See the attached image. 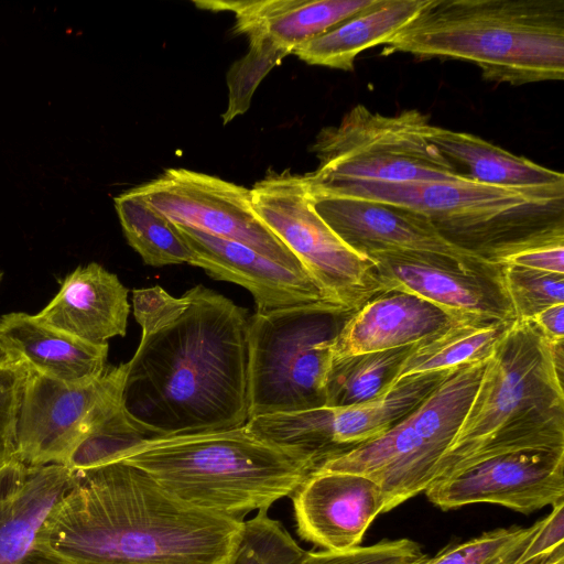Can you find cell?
Wrapping results in <instances>:
<instances>
[{
	"mask_svg": "<svg viewBox=\"0 0 564 564\" xmlns=\"http://www.w3.org/2000/svg\"><path fill=\"white\" fill-rule=\"evenodd\" d=\"M486 361L454 369L382 435L326 459L317 468L355 473L373 480L382 491V513L425 492L437 477Z\"/></svg>",
	"mask_w": 564,
	"mask_h": 564,
	"instance_id": "cell-8",
	"label": "cell"
},
{
	"mask_svg": "<svg viewBox=\"0 0 564 564\" xmlns=\"http://www.w3.org/2000/svg\"><path fill=\"white\" fill-rule=\"evenodd\" d=\"M133 314L142 333L153 330L180 315L188 305L187 294L174 297L159 285L132 291Z\"/></svg>",
	"mask_w": 564,
	"mask_h": 564,
	"instance_id": "cell-37",
	"label": "cell"
},
{
	"mask_svg": "<svg viewBox=\"0 0 564 564\" xmlns=\"http://www.w3.org/2000/svg\"><path fill=\"white\" fill-rule=\"evenodd\" d=\"M0 356L22 364L29 372L80 383L106 371L107 344H94L66 334L35 315H0Z\"/></svg>",
	"mask_w": 564,
	"mask_h": 564,
	"instance_id": "cell-20",
	"label": "cell"
},
{
	"mask_svg": "<svg viewBox=\"0 0 564 564\" xmlns=\"http://www.w3.org/2000/svg\"><path fill=\"white\" fill-rule=\"evenodd\" d=\"M251 194L259 217L329 301L354 312L379 294L373 262L318 215L306 174L271 172L253 185Z\"/></svg>",
	"mask_w": 564,
	"mask_h": 564,
	"instance_id": "cell-10",
	"label": "cell"
},
{
	"mask_svg": "<svg viewBox=\"0 0 564 564\" xmlns=\"http://www.w3.org/2000/svg\"><path fill=\"white\" fill-rule=\"evenodd\" d=\"M128 243L152 267L192 263L194 253L176 224L152 207L135 187L113 199Z\"/></svg>",
	"mask_w": 564,
	"mask_h": 564,
	"instance_id": "cell-27",
	"label": "cell"
},
{
	"mask_svg": "<svg viewBox=\"0 0 564 564\" xmlns=\"http://www.w3.org/2000/svg\"><path fill=\"white\" fill-rule=\"evenodd\" d=\"M426 560H427V558H425V560H423V561H421V562H419V563H416V564H424V562H425Z\"/></svg>",
	"mask_w": 564,
	"mask_h": 564,
	"instance_id": "cell-43",
	"label": "cell"
},
{
	"mask_svg": "<svg viewBox=\"0 0 564 564\" xmlns=\"http://www.w3.org/2000/svg\"><path fill=\"white\" fill-rule=\"evenodd\" d=\"M143 440L148 437L130 422L121 405L84 438L65 466L84 470L119 462Z\"/></svg>",
	"mask_w": 564,
	"mask_h": 564,
	"instance_id": "cell-31",
	"label": "cell"
},
{
	"mask_svg": "<svg viewBox=\"0 0 564 564\" xmlns=\"http://www.w3.org/2000/svg\"><path fill=\"white\" fill-rule=\"evenodd\" d=\"M498 267L512 265L564 274V228L505 246L489 256Z\"/></svg>",
	"mask_w": 564,
	"mask_h": 564,
	"instance_id": "cell-34",
	"label": "cell"
},
{
	"mask_svg": "<svg viewBox=\"0 0 564 564\" xmlns=\"http://www.w3.org/2000/svg\"><path fill=\"white\" fill-rule=\"evenodd\" d=\"M350 313L319 302L248 317L249 420L325 405L335 339Z\"/></svg>",
	"mask_w": 564,
	"mask_h": 564,
	"instance_id": "cell-7",
	"label": "cell"
},
{
	"mask_svg": "<svg viewBox=\"0 0 564 564\" xmlns=\"http://www.w3.org/2000/svg\"><path fill=\"white\" fill-rule=\"evenodd\" d=\"M129 313L128 289L116 274L91 262L67 274L57 294L35 316L85 341L107 344L126 335Z\"/></svg>",
	"mask_w": 564,
	"mask_h": 564,
	"instance_id": "cell-21",
	"label": "cell"
},
{
	"mask_svg": "<svg viewBox=\"0 0 564 564\" xmlns=\"http://www.w3.org/2000/svg\"><path fill=\"white\" fill-rule=\"evenodd\" d=\"M499 285L517 321H529L545 307L564 303V274L501 265Z\"/></svg>",
	"mask_w": 564,
	"mask_h": 564,
	"instance_id": "cell-30",
	"label": "cell"
},
{
	"mask_svg": "<svg viewBox=\"0 0 564 564\" xmlns=\"http://www.w3.org/2000/svg\"><path fill=\"white\" fill-rule=\"evenodd\" d=\"M512 322L463 321L447 327L411 347L393 382L487 359Z\"/></svg>",
	"mask_w": 564,
	"mask_h": 564,
	"instance_id": "cell-26",
	"label": "cell"
},
{
	"mask_svg": "<svg viewBox=\"0 0 564 564\" xmlns=\"http://www.w3.org/2000/svg\"><path fill=\"white\" fill-rule=\"evenodd\" d=\"M135 189L176 225L237 241L291 270L306 273L297 258L259 217L251 189L245 186L172 167Z\"/></svg>",
	"mask_w": 564,
	"mask_h": 564,
	"instance_id": "cell-14",
	"label": "cell"
},
{
	"mask_svg": "<svg viewBox=\"0 0 564 564\" xmlns=\"http://www.w3.org/2000/svg\"><path fill=\"white\" fill-rule=\"evenodd\" d=\"M426 137L455 165L465 166L466 175L475 181L503 187L564 185L563 173L516 155L471 133L430 123Z\"/></svg>",
	"mask_w": 564,
	"mask_h": 564,
	"instance_id": "cell-25",
	"label": "cell"
},
{
	"mask_svg": "<svg viewBox=\"0 0 564 564\" xmlns=\"http://www.w3.org/2000/svg\"><path fill=\"white\" fill-rule=\"evenodd\" d=\"M126 364L67 383L29 372L18 406L13 457L28 467L66 465L84 438L121 406Z\"/></svg>",
	"mask_w": 564,
	"mask_h": 564,
	"instance_id": "cell-11",
	"label": "cell"
},
{
	"mask_svg": "<svg viewBox=\"0 0 564 564\" xmlns=\"http://www.w3.org/2000/svg\"><path fill=\"white\" fill-rule=\"evenodd\" d=\"M176 226L194 253L191 264L215 280L247 289L259 312L332 302L306 273L291 270L237 241Z\"/></svg>",
	"mask_w": 564,
	"mask_h": 564,
	"instance_id": "cell-18",
	"label": "cell"
},
{
	"mask_svg": "<svg viewBox=\"0 0 564 564\" xmlns=\"http://www.w3.org/2000/svg\"><path fill=\"white\" fill-rule=\"evenodd\" d=\"M563 343L547 340L531 321L511 323L487 358L436 479L481 449L564 447Z\"/></svg>",
	"mask_w": 564,
	"mask_h": 564,
	"instance_id": "cell-5",
	"label": "cell"
},
{
	"mask_svg": "<svg viewBox=\"0 0 564 564\" xmlns=\"http://www.w3.org/2000/svg\"><path fill=\"white\" fill-rule=\"evenodd\" d=\"M248 39L247 54L236 61L227 73L229 98L227 110L223 113L224 124L249 109L262 78L288 55L263 35L252 34Z\"/></svg>",
	"mask_w": 564,
	"mask_h": 564,
	"instance_id": "cell-32",
	"label": "cell"
},
{
	"mask_svg": "<svg viewBox=\"0 0 564 564\" xmlns=\"http://www.w3.org/2000/svg\"><path fill=\"white\" fill-rule=\"evenodd\" d=\"M367 257L373 262L379 293L415 295L462 321H514L497 280L438 257L405 252H372Z\"/></svg>",
	"mask_w": 564,
	"mask_h": 564,
	"instance_id": "cell-16",
	"label": "cell"
},
{
	"mask_svg": "<svg viewBox=\"0 0 564 564\" xmlns=\"http://www.w3.org/2000/svg\"><path fill=\"white\" fill-rule=\"evenodd\" d=\"M12 457L13 453L9 448L0 445V465Z\"/></svg>",
	"mask_w": 564,
	"mask_h": 564,
	"instance_id": "cell-41",
	"label": "cell"
},
{
	"mask_svg": "<svg viewBox=\"0 0 564 564\" xmlns=\"http://www.w3.org/2000/svg\"><path fill=\"white\" fill-rule=\"evenodd\" d=\"M529 321L534 324L547 340H564V303L547 306Z\"/></svg>",
	"mask_w": 564,
	"mask_h": 564,
	"instance_id": "cell-39",
	"label": "cell"
},
{
	"mask_svg": "<svg viewBox=\"0 0 564 564\" xmlns=\"http://www.w3.org/2000/svg\"><path fill=\"white\" fill-rule=\"evenodd\" d=\"M64 465L28 467L14 457L0 465V564H20L56 502L72 486Z\"/></svg>",
	"mask_w": 564,
	"mask_h": 564,
	"instance_id": "cell-22",
	"label": "cell"
},
{
	"mask_svg": "<svg viewBox=\"0 0 564 564\" xmlns=\"http://www.w3.org/2000/svg\"><path fill=\"white\" fill-rule=\"evenodd\" d=\"M20 564H72L50 552L33 547Z\"/></svg>",
	"mask_w": 564,
	"mask_h": 564,
	"instance_id": "cell-40",
	"label": "cell"
},
{
	"mask_svg": "<svg viewBox=\"0 0 564 564\" xmlns=\"http://www.w3.org/2000/svg\"><path fill=\"white\" fill-rule=\"evenodd\" d=\"M442 510L474 503L531 513L564 500V447L509 446L479 451L426 490Z\"/></svg>",
	"mask_w": 564,
	"mask_h": 564,
	"instance_id": "cell-13",
	"label": "cell"
},
{
	"mask_svg": "<svg viewBox=\"0 0 564 564\" xmlns=\"http://www.w3.org/2000/svg\"><path fill=\"white\" fill-rule=\"evenodd\" d=\"M315 194L402 207L451 241L489 257L532 236L564 228V185L503 187L465 177L443 182L313 181ZM489 259V258H488Z\"/></svg>",
	"mask_w": 564,
	"mask_h": 564,
	"instance_id": "cell-6",
	"label": "cell"
},
{
	"mask_svg": "<svg viewBox=\"0 0 564 564\" xmlns=\"http://www.w3.org/2000/svg\"><path fill=\"white\" fill-rule=\"evenodd\" d=\"M429 118L415 109L386 116L352 107L337 126L319 131L312 145L313 181L443 182L468 177L427 139Z\"/></svg>",
	"mask_w": 564,
	"mask_h": 564,
	"instance_id": "cell-9",
	"label": "cell"
},
{
	"mask_svg": "<svg viewBox=\"0 0 564 564\" xmlns=\"http://www.w3.org/2000/svg\"><path fill=\"white\" fill-rule=\"evenodd\" d=\"M458 322L463 321L415 295L379 293L347 315L334 357L413 346Z\"/></svg>",
	"mask_w": 564,
	"mask_h": 564,
	"instance_id": "cell-19",
	"label": "cell"
},
{
	"mask_svg": "<svg viewBox=\"0 0 564 564\" xmlns=\"http://www.w3.org/2000/svg\"><path fill=\"white\" fill-rule=\"evenodd\" d=\"M314 208L352 249L405 252L451 260L467 271L499 281V267L478 251L462 247L423 216L390 204L312 192Z\"/></svg>",
	"mask_w": 564,
	"mask_h": 564,
	"instance_id": "cell-15",
	"label": "cell"
},
{
	"mask_svg": "<svg viewBox=\"0 0 564 564\" xmlns=\"http://www.w3.org/2000/svg\"><path fill=\"white\" fill-rule=\"evenodd\" d=\"M302 549L283 524L262 509L243 520L241 534L228 564H302Z\"/></svg>",
	"mask_w": 564,
	"mask_h": 564,
	"instance_id": "cell-29",
	"label": "cell"
},
{
	"mask_svg": "<svg viewBox=\"0 0 564 564\" xmlns=\"http://www.w3.org/2000/svg\"><path fill=\"white\" fill-rule=\"evenodd\" d=\"M426 557L419 543L399 539L346 551L307 552L302 564H416Z\"/></svg>",
	"mask_w": 564,
	"mask_h": 564,
	"instance_id": "cell-35",
	"label": "cell"
},
{
	"mask_svg": "<svg viewBox=\"0 0 564 564\" xmlns=\"http://www.w3.org/2000/svg\"><path fill=\"white\" fill-rule=\"evenodd\" d=\"M2 278H3V273H2V271H0V283L2 281Z\"/></svg>",
	"mask_w": 564,
	"mask_h": 564,
	"instance_id": "cell-42",
	"label": "cell"
},
{
	"mask_svg": "<svg viewBox=\"0 0 564 564\" xmlns=\"http://www.w3.org/2000/svg\"><path fill=\"white\" fill-rule=\"evenodd\" d=\"M372 0H259L195 1L212 11H230L236 31L260 34L288 55L306 41L326 32L368 7Z\"/></svg>",
	"mask_w": 564,
	"mask_h": 564,
	"instance_id": "cell-23",
	"label": "cell"
},
{
	"mask_svg": "<svg viewBox=\"0 0 564 564\" xmlns=\"http://www.w3.org/2000/svg\"><path fill=\"white\" fill-rule=\"evenodd\" d=\"M521 530L511 527L484 532L466 542L446 546L424 564H488Z\"/></svg>",
	"mask_w": 564,
	"mask_h": 564,
	"instance_id": "cell-36",
	"label": "cell"
},
{
	"mask_svg": "<svg viewBox=\"0 0 564 564\" xmlns=\"http://www.w3.org/2000/svg\"><path fill=\"white\" fill-rule=\"evenodd\" d=\"M386 53L475 64L486 80L564 78V0H427Z\"/></svg>",
	"mask_w": 564,
	"mask_h": 564,
	"instance_id": "cell-3",
	"label": "cell"
},
{
	"mask_svg": "<svg viewBox=\"0 0 564 564\" xmlns=\"http://www.w3.org/2000/svg\"><path fill=\"white\" fill-rule=\"evenodd\" d=\"M453 370L404 377L365 403L265 414L248 420L246 425L258 436L313 455L322 464L382 435Z\"/></svg>",
	"mask_w": 564,
	"mask_h": 564,
	"instance_id": "cell-12",
	"label": "cell"
},
{
	"mask_svg": "<svg viewBox=\"0 0 564 564\" xmlns=\"http://www.w3.org/2000/svg\"><path fill=\"white\" fill-rule=\"evenodd\" d=\"M426 1L372 0L361 11L297 46L292 54L310 65L350 72L360 53L384 45Z\"/></svg>",
	"mask_w": 564,
	"mask_h": 564,
	"instance_id": "cell-24",
	"label": "cell"
},
{
	"mask_svg": "<svg viewBox=\"0 0 564 564\" xmlns=\"http://www.w3.org/2000/svg\"><path fill=\"white\" fill-rule=\"evenodd\" d=\"M120 460L185 503L239 520L291 497L321 465L313 455L271 443L247 425L143 440Z\"/></svg>",
	"mask_w": 564,
	"mask_h": 564,
	"instance_id": "cell-4",
	"label": "cell"
},
{
	"mask_svg": "<svg viewBox=\"0 0 564 564\" xmlns=\"http://www.w3.org/2000/svg\"><path fill=\"white\" fill-rule=\"evenodd\" d=\"M412 346L334 357L325 387L324 406H346L378 398L393 383Z\"/></svg>",
	"mask_w": 564,
	"mask_h": 564,
	"instance_id": "cell-28",
	"label": "cell"
},
{
	"mask_svg": "<svg viewBox=\"0 0 564 564\" xmlns=\"http://www.w3.org/2000/svg\"><path fill=\"white\" fill-rule=\"evenodd\" d=\"M297 534L328 551L359 546L383 496L370 478L316 468L291 496Z\"/></svg>",
	"mask_w": 564,
	"mask_h": 564,
	"instance_id": "cell-17",
	"label": "cell"
},
{
	"mask_svg": "<svg viewBox=\"0 0 564 564\" xmlns=\"http://www.w3.org/2000/svg\"><path fill=\"white\" fill-rule=\"evenodd\" d=\"M564 549V500L510 541L488 564H536Z\"/></svg>",
	"mask_w": 564,
	"mask_h": 564,
	"instance_id": "cell-33",
	"label": "cell"
},
{
	"mask_svg": "<svg viewBox=\"0 0 564 564\" xmlns=\"http://www.w3.org/2000/svg\"><path fill=\"white\" fill-rule=\"evenodd\" d=\"M26 375L22 364L0 356V445L12 453L18 406Z\"/></svg>",
	"mask_w": 564,
	"mask_h": 564,
	"instance_id": "cell-38",
	"label": "cell"
},
{
	"mask_svg": "<svg viewBox=\"0 0 564 564\" xmlns=\"http://www.w3.org/2000/svg\"><path fill=\"white\" fill-rule=\"evenodd\" d=\"M188 305L142 333L126 362L121 405L148 438L247 424L248 317L226 296L195 285Z\"/></svg>",
	"mask_w": 564,
	"mask_h": 564,
	"instance_id": "cell-2",
	"label": "cell"
},
{
	"mask_svg": "<svg viewBox=\"0 0 564 564\" xmlns=\"http://www.w3.org/2000/svg\"><path fill=\"white\" fill-rule=\"evenodd\" d=\"M242 524L185 503L119 460L74 470L34 547L72 564H228Z\"/></svg>",
	"mask_w": 564,
	"mask_h": 564,
	"instance_id": "cell-1",
	"label": "cell"
}]
</instances>
